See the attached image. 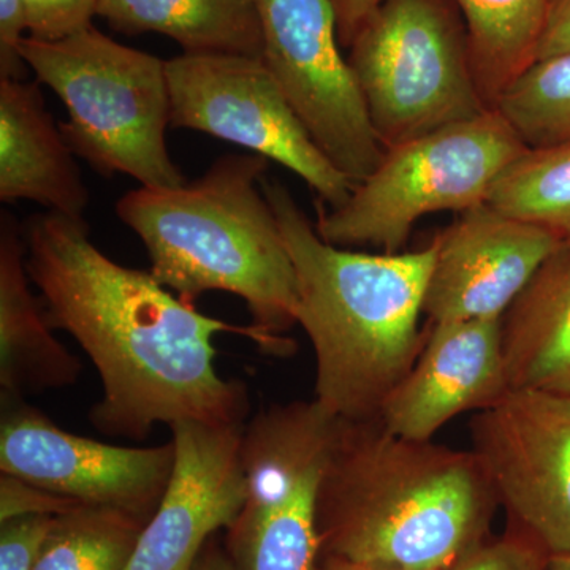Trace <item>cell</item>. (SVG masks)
Listing matches in <instances>:
<instances>
[{"instance_id":"30bf717a","label":"cell","mask_w":570,"mask_h":570,"mask_svg":"<svg viewBox=\"0 0 570 570\" xmlns=\"http://www.w3.org/2000/svg\"><path fill=\"white\" fill-rule=\"evenodd\" d=\"M471 441L517 528L570 557V393L510 389L471 420Z\"/></svg>"},{"instance_id":"4fadbf2b","label":"cell","mask_w":570,"mask_h":570,"mask_svg":"<svg viewBox=\"0 0 570 570\" xmlns=\"http://www.w3.org/2000/svg\"><path fill=\"white\" fill-rule=\"evenodd\" d=\"M423 311L431 324L502 318L561 242L489 204L461 213L434 238Z\"/></svg>"},{"instance_id":"4dcf8cb0","label":"cell","mask_w":570,"mask_h":570,"mask_svg":"<svg viewBox=\"0 0 570 570\" xmlns=\"http://www.w3.org/2000/svg\"><path fill=\"white\" fill-rule=\"evenodd\" d=\"M335 9L341 47L348 48L356 33L373 17L384 0H330Z\"/></svg>"},{"instance_id":"cb8c5ba5","label":"cell","mask_w":570,"mask_h":570,"mask_svg":"<svg viewBox=\"0 0 570 570\" xmlns=\"http://www.w3.org/2000/svg\"><path fill=\"white\" fill-rule=\"evenodd\" d=\"M494 110L528 149L570 141V52L532 62L501 94Z\"/></svg>"},{"instance_id":"277c9868","label":"cell","mask_w":570,"mask_h":570,"mask_svg":"<svg viewBox=\"0 0 570 570\" xmlns=\"http://www.w3.org/2000/svg\"><path fill=\"white\" fill-rule=\"evenodd\" d=\"M268 160L228 154L193 183L141 187L116 214L140 238L153 276L184 302L208 292L239 296L273 355L292 354L298 285L279 220L264 193Z\"/></svg>"},{"instance_id":"e0dca14e","label":"cell","mask_w":570,"mask_h":570,"mask_svg":"<svg viewBox=\"0 0 570 570\" xmlns=\"http://www.w3.org/2000/svg\"><path fill=\"white\" fill-rule=\"evenodd\" d=\"M340 423L317 400L275 404L245 423L239 450L246 482L242 513L275 509L321 478Z\"/></svg>"},{"instance_id":"8fae6325","label":"cell","mask_w":570,"mask_h":570,"mask_svg":"<svg viewBox=\"0 0 570 570\" xmlns=\"http://www.w3.org/2000/svg\"><path fill=\"white\" fill-rule=\"evenodd\" d=\"M0 472L82 505L151 519L175 468L174 441L156 448H121L78 436L29 406L3 397Z\"/></svg>"},{"instance_id":"ba28073f","label":"cell","mask_w":570,"mask_h":570,"mask_svg":"<svg viewBox=\"0 0 570 570\" xmlns=\"http://www.w3.org/2000/svg\"><path fill=\"white\" fill-rule=\"evenodd\" d=\"M170 127L234 142L283 165L326 208L347 200L355 184L306 129L262 56L193 55L167 61Z\"/></svg>"},{"instance_id":"3957f363","label":"cell","mask_w":570,"mask_h":570,"mask_svg":"<svg viewBox=\"0 0 570 570\" xmlns=\"http://www.w3.org/2000/svg\"><path fill=\"white\" fill-rule=\"evenodd\" d=\"M298 285L296 325L316 355V397L336 419L376 420L425 346L420 332L436 243L397 254L356 253L317 234L287 187L265 178Z\"/></svg>"},{"instance_id":"52a82bcc","label":"cell","mask_w":570,"mask_h":570,"mask_svg":"<svg viewBox=\"0 0 570 570\" xmlns=\"http://www.w3.org/2000/svg\"><path fill=\"white\" fill-rule=\"evenodd\" d=\"M348 50L384 149L490 111L466 28L445 0H384Z\"/></svg>"},{"instance_id":"5bb4252c","label":"cell","mask_w":570,"mask_h":570,"mask_svg":"<svg viewBox=\"0 0 570 570\" xmlns=\"http://www.w3.org/2000/svg\"><path fill=\"white\" fill-rule=\"evenodd\" d=\"M510 389L501 318L441 322L379 420L396 436L431 441L450 420L485 411Z\"/></svg>"},{"instance_id":"603a6c76","label":"cell","mask_w":570,"mask_h":570,"mask_svg":"<svg viewBox=\"0 0 570 570\" xmlns=\"http://www.w3.org/2000/svg\"><path fill=\"white\" fill-rule=\"evenodd\" d=\"M487 204L546 228L570 247V141L527 149L499 176Z\"/></svg>"},{"instance_id":"1f68e13d","label":"cell","mask_w":570,"mask_h":570,"mask_svg":"<svg viewBox=\"0 0 570 570\" xmlns=\"http://www.w3.org/2000/svg\"><path fill=\"white\" fill-rule=\"evenodd\" d=\"M194 570H236L227 550L220 549L217 542L209 540L198 557Z\"/></svg>"},{"instance_id":"8992f818","label":"cell","mask_w":570,"mask_h":570,"mask_svg":"<svg viewBox=\"0 0 570 570\" xmlns=\"http://www.w3.org/2000/svg\"><path fill=\"white\" fill-rule=\"evenodd\" d=\"M527 149L497 110L393 146L343 205L318 204L317 234L347 249L403 253L422 217L487 204L499 176Z\"/></svg>"},{"instance_id":"d6a6232c","label":"cell","mask_w":570,"mask_h":570,"mask_svg":"<svg viewBox=\"0 0 570 570\" xmlns=\"http://www.w3.org/2000/svg\"><path fill=\"white\" fill-rule=\"evenodd\" d=\"M317 570H396V569L379 568V566L362 564V562L340 560V558L322 557L321 562H318Z\"/></svg>"},{"instance_id":"f546056e","label":"cell","mask_w":570,"mask_h":570,"mask_svg":"<svg viewBox=\"0 0 570 570\" xmlns=\"http://www.w3.org/2000/svg\"><path fill=\"white\" fill-rule=\"evenodd\" d=\"M570 52V0H551L535 61Z\"/></svg>"},{"instance_id":"7402d4cb","label":"cell","mask_w":570,"mask_h":570,"mask_svg":"<svg viewBox=\"0 0 570 570\" xmlns=\"http://www.w3.org/2000/svg\"><path fill=\"white\" fill-rule=\"evenodd\" d=\"M145 521L108 508H80L55 517L33 570H126Z\"/></svg>"},{"instance_id":"f1b7e54d","label":"cell","mask_w":570,"mask_h":570,"mask_svg":"<svg viewBox=\"0 0 570 570\" xmlns=\"http://www.w3.org/2000/svg\"><path fill=\"white\" fill-rule=\"evenodd\" d=\"M29 32L28 13L22 0H0V78L24 80L26 62L20 47Z\"/></svg>"},{"instance_id":"5b68a950","label":"cell","mask_w":570,"mask_h":570,"mask_svg":"<svg viewBox=\"0 0 570 570\" xmlns=\"http://www.w3.org/2000/svg\"><path fill=\"white\" fill-rule=\"evenodd\" d=\"M22 61L66 107L67 141L94 170L151 189L186 183L165 132L170 127L167 61L89 26L61 40L26 37Z\"/></svg>"},{"instance_id":"7a4b0ae2","label":"cell","mask_w":570,"mask_h":570,"mask_svg":"<svg viewBox=\"0 0 570 570\" xmlns=\"http://www.w3.org/2000/svg\"><path fill=\"white\" fill-rule=\"evenodd\" d=\"M498 505L472 450L341 420L318 489L322 557L449 570L485 540Z\"/></svg>"},{"instance_id":"836d02e7","label":"cell","mask_w":570,"mask_h":570,"mask_svg":"<svg viewBox=\"0 0 570 570\" xmlns=\"http://www.w3.org/2000/svg\"><path fill=\"white\" fill-rule=\"evenodd\" d=\"M550 570H570V557L566 554L550 557Z\"/></svg>"},{"instance_id":"484cf974","label":"cell","mask_w":570,"mask_h":570,"mask_svg":"<svg viewBox=\"0 0 570 570\" xmlns=\"http://www.w3.org/2000/svg\"><path fill=\"white\" fill-rule=\"evenodd\" d=\"M29 37L61 40L92 26L99 0H22Z\"/></svg>"},{"instance_id":"d4e9b609","label":"cell","mask_w":570,"mask_h":570,"mask_svg":"<svg viewBox=\"0 0 570 570\" xmlns=\"http://www.w3.org/2000/svg\"><path fill=\"white\" fill-rule=\"evenodd\" d=\"M449 570H550V554L517 528L504 538L483 540Z\"/></svg>"},{"instance_id":"6da1fadb","label":"cell","mask_w":570,"mask_h":570,"mask_svg":"<svg viewBox=\"0 0 570 570\" xmlns=\"http://www.w3.org/2000/svg\"><path fill=\"white\" fill-rule=\"evenodd\" d=\"M24 238L48 322L77 341L102 381V400L89 414L94 428L142 441L159 423L245 425L249 395L217 373L214 337H249L273 355L268 337L206 316L151 272L111 261L91 242L85 217L37 214Z\"/></svg>"},{"instance_id":"ac0fdd59","label":"cell","mask_w":570,"mask_h":570,"mask_svg":"<svg viewBox=\"0 0 570 570\" xmlns=\"http://www.w3.org/2000/svg\"><path fill=\"white\" fill-rule=\"evenodd\" d=\"M510 387L570 393V247L551 254L501 318Z\"/></svg>"},{"instance_id":"ffe728a7","label":"cell","mask_w":570,"mask_h":570,"mask_svg":"<svg viewBox=\"0 0 570 570\" xmlns=\"http://www.w3.org/2000/svg\"><path fill=\"white\" fill-rule=\"evenodd\" d=\"M487 107L534 62L551 0H455Z\"/></svg>"},{"instance_id":"7c38bea8","label":"cell","mask_w":570,"mask_h":570,"mask_svg":"<svg viewBox=\"0 0 570 570\" xmlns=\"http://www.w3.org/2000/svg\"><path fill=\"white\" fill-rule=\"evenodd\" d=\"M243 426L170 425L174 474L126 570H194L214 532L235 523L246 501Z\"/></svg>"},{"instance_id":"9c48e42d","label":"cell","mask_w":570,"mask_h":570,"mask_svg":"<svg viewBox=\"0 0 570 570\" xmlns=\"http://www.w3.org/2000/svg\"><path fill=\"white\" fill-rule=\"evenodd\" d=\"M262 58L311 137L356 184L384 157L365 100L341 51L330 0H254Z\"/></svg>"},{"instance_id":"83f0119b","label":"cell","mask_w":570,"mask_h":570,"mask_svg":"<svg viewBox=\"0 0 570 570\" xmlns=\"http://www.w3.org/2000/svg\"><path fill=\"white\" fill-rule=\"evenodd\" d=\"M55 517H18L0 523V570H33Z\"/></svg>"},{"instance_id":"44dd1931","label":"cell","mask_w":570,"mask_h":570,"mask_svg":"<svg viewBox=\"0 0 570 570\" xmlns=\"http://www.w3.org/2000/svg\"><path fill=\"white\" fill-rule=\"evenodd\" d=\"M321 478L266 512L239 513L228 528L227 551L236 570H317L322 558L317 528Z\"/></svg>"},{"instance_id":"2e32d148","label":"cell","mask_w":570,"mask_h":570,"mask_svg":"<svg viewBox=\"0 0 570 570\" xmlns=\"http://www.w3.org/2000/svg\"><path fill=\"white\" fill-rule=\"evenodd\" d=\"M24 228L0 216V392L24 397L66 389L81 376V362L52 335L26 264Z\"/></svg>"},{"instance_id":"4316f807","label":"cell","mask_w":570,"mask_h":570,"mask_svg":"<svg viewBox=\"0 0 570 570\" xmlns=\"http://www.w3.org/2000/svg\"><path fill=\"white\" fill-rule=\"evenodd\" d=\"M80 505V502L59 497L13 475L2 474L0 478V523L18 517H58Z\"/></svg>"},{"instance_id":"9a60e30c","label":"cell","mask_w":570,"mask_h":570,"mask_svg":"<svg viewBox=\"0 0 570 570\" xmlns=\"http://www.w3.org/2000/svg\"><path fill=\"white\" fill-rule=\"evenodd\" d=\"M0 200L85 217L89 193L39 81L0 78Z\"/></svg>"},{"instance_id":"d6986e66","label":"cell","mask_w":570,"mask_h":570,"mask_svg":"<svg viewBox=\"0 0 570 570\" xmlns=\"http://www.w3.org/2000/svg\"><path fill=\"white\" fill-rule=\"evenodd\" d=\"M96 17L119 32L160 33L193 55L264 51L254 0H99Z\"/></svg>"}]
</instances>
